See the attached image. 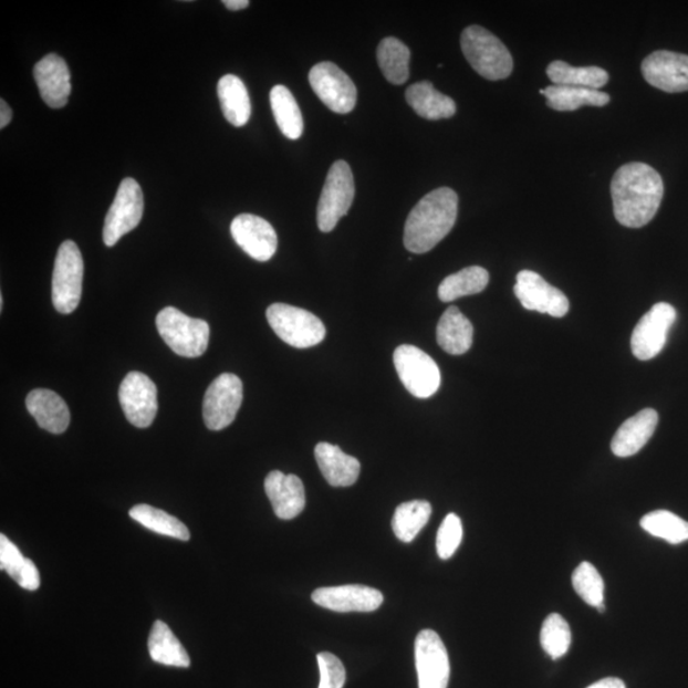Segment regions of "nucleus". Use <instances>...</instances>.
I'll use <instances>...</instances> for the list:
<instances>
[{
    "label": "nucleus",
    "mask_w": 688,
    "mask_h": 688,
    "mask_svg": "<svg viewBox=\"0 0 688 688\" xmlns=\"http://www.w3.org/2000/svg\"><path fill=\"white\" fill-rule=\"evenodd\" d=\"M588 688H626V686L619 678L609 677L601 679V681L593 684Z\"/></svg>",
    "instance_id": "nucleus-42"
},
{
    "label": "nucleus",
    "mask_w": 688,
    "mask_h": 688,
    "mask_svg": "<svg viewBox=\"0 0 688 688\" xmlns=\"http://www.w3.org/2000/svg\"><path fill=\"white\" fill-rule=\"evenodd\" d=\"M129 515L149 531L173 536V539L180 541L190 540V532L187 525L181 523L178 518L167 514L164 510L142 503V505L133 507Z\"/></svg>",
    "instance_id": "nucleus-35"
},
{
    "label": "nucleus",
    "mask_w": 688,
    "mask_h": 688,
    "mask_svg": "<svg viewBox=\"0 0 688 688\" xmlns=\"http://www.w3.org/2000/svg\"><path fill=\"white\" fill-rule=\"evenodd\" d=\"M231 234L234 242L258 262H268L279 247V238L273 226L256 215L244 213L234 217Z\"/></svg>",
    "instance_id": "nucleus-16"
},
{
    "label": "nucleus",
    "mask_w": 688,
    "mask_h": 688,
    "mask_svg": "<svg viewBox=\"0 0 688 688\" xmlns=\"http://www.w3.org/2000/svg\"><path fill=\"white\" fill-rule=\"evenodd\" d=\"M144 209L145 198L139 184L132 178H125L105 218L103 232L105 246L114 247L124 234L136 229L144 217Z\"/></svg>",
    "instance_id": "nucleus-9"
},
{
    "label": "nucleus",
    "mask_w": 688,
    "mask_h": 688,
    "mask_svg": "<svg viewBox=\"0 0 688 688\" xmlns=\"http://www.w3.org/2000/svg\"><path fill=\"white\" fill-rule=\"evenodd\" d=\"M230 11L246 10L250 6L249 0H223L222 2Z\"/></svg>",
    "instance_id": "nucleus-43"
},
{
    "label": "nucleus",
    "mask_w": 688,
    "mask_h": 688,
    "mask_svg": "<svg viewBox=\"0 0 688 688\" xmlns=\"http://www.w3.org/2000/svg\"><path fill=\"white\" fill-rule=\"evenodd\" d=\"M677 319L676 309L667 302H659L646 313L635 326L632 337L633 354L637 359L649 361L665 348L669 330Z\"/></svg>",
    "instance_id": "nucleus-12"
},
{
    "label": "nucleus",
    "mask_w": 688,
    "mask_h": 688,
    "mask_svg": "<svg viewBox=\"0 0 688 688\" xmlns=\"http://www.w3.org/2000/svg\"><path fill=\"white\" fill-rule=\"evenodd\" d=\"M642 72L650 86L668 94L688 91V55L659 50L644 59Z\"/></svg>",
    "instance_id": "nucleus-17"
},
{
    "label": "nucleus",
    "mask_w": 688,
    "mask_h": 688,
    "mask_svg": "<svg viewBox=\"0 0 688 688\" xmlns=\"http://www.w3.org/2000/svg\"><path fill=\"white\" fill-rule=\"evenodd\" d=\"M27 407L41 429L56 435L69 429L71 423L70 408L55 392L49 389L30 392L27 398Z\"/></svg>",
    "instance_id": "nucleus-22"
},
{
    "label": "nucleus",
    "mask_w": 688,
    "mask_h": 688,
    "mask_svg": "<svg viewBox=\"0 0 688 688\" xmlns=\"http://www.w3.org/2000/svg\"><path fill=\"white\" fill-rule=\"evenodd\" d=\"M315 459L326 482L333 488H350L358 480L359 461L347 456L337 445L319 442L315 448Z\"/></svg>",
    "instance_id": "nucleus-23"
},
{
    "label": "nucleus",
    "mask_w": 688,
    "mask_h": 688,
    "mask_svg": "<svg viewBox=\"0 0 688 688\" xmlns=\"http://www.w3.org/2000/svg\"><path fill=\"white\" fill-rule=\"evenodd\" d=\"M463 540V524L456 514H449L444 519L436 536V550L441 560H448L457 552Z\"/></svg>",
    "instance_id": "nucleus-39"
},
{
    "label": "nucleus",
    "mask_w": 688,
    "mask_h": 688,
    "mask_svg": "<svg viewBox=\"0 0 688 688\" xmlns=\"http://www.w3.org/2000/svg\"><path fill=\"white\" fill-rule=\"evenodd\" d=\"M458 217V196L450 188L435 189L410 211L405 226V247L410 253H429L447 238Z\"/></svg>",
    "instance_id": "nucleus-2"
},
{
    "label": "nucleus",
    "mask_w": 688,
    "mask_h": 688,
    "mask_svg": "<svg viewBox=\"0 0 688 688\" xmlns=\"http://www.w3.org/2000/svg\"><path fill=\"white\" fill-rule=\"evenodd\" d=\"M460 45L468 63L483 79L505 80L513 72V56L490 31L473 24L461 33Z\"/></svg>",
    "instance_id": "nucleus-3"
},
{
    "label": "nucleus",
    "mask_w": 688,
    "mask_h": 688,
    "mask_svg": "<svg viewBox=\"0 0 688 688\" xmlns=\"http://www.w3.org/2000/svg\"><path fill=\"white\" fill-rule=\"evenodd\" d=\"M490 274L482 267H468L458 273L450 274L439 286V299L442 302L477 295L488 288Z\"/></svg>",
    "instance_id": "nucleus-32"
},
{
    "label": "nucleus",
    "mask_w": 688,
    "mask_h": 688,
    "mask_svg": "<svg viewBox=\"0 0 688 688\" xmlns=\"http://www.w3.org/2000/svg\"><path fill=\"white\" fill-rule=\"evenodd\" d=\"M309 82L316 96L332 112L348 114L354 111L357 90L340 66L331 62L319 63L310 71Z\"/></svg>",
    "instance_id": "nucleus-10"
},
{
    "label": "nucleus",
    "mask_w": 688,
    "mask_h": 688,
    "mask_svg": "<svg viewBox=\"0 0 688 688\" xmlns=\"http://www.w3.org/2000/svg\"><path fill=\"white\" fill-rule=\"evenodd\" d=\"M355 199V180L346 161L334 163L326 175L321 199H319L316 221L319 230L331 232L346 216Z\"/></svg>",
    "instance_id": "nucleus-6"
},
{
    "label": "nucleus",
    "mask_w": 688,
    "mask_h": 688,
    "mask_svg": "<svg viewBox=\"0 0 688 688\" xmlns=\"http://www.w3.org/2000/svg\"><path fill=\"white\" fill-rule=\"evenodd\" d=\"M242 382L226 373L209 385L204 400V418L209 430L220 431L230 426L241 407Z\"/></svg>",
    "instance_id": "nucleus-11"
},
{
    "label": "nucleus",
    "mask_w": 688,
    "mask_h": 688,
    "mask_svg": "<svg viewBox=\"0 0 688 688\" xmlns=\"http://www.w3.org/2000/svg\"><path fill=\"white\" fill-rule=\"evenodd\" d=\"M12 111L4 100L0 101V128L4 129L12 121Z\"/></svg>",
    "instance_id": "nucleus-41"
},
{
    "label": "nucleus",
    "mask_w": 688,
    "mask_h": 688,
    "mask_svg": "<svg viewBox=\"0 0 688 688\" xmlns=\"http://www.w3.org/2000/svg\"><path fill=\"white\" fill-rule=\"evenodd\" d=\"M548 106L557 112H574L582 106H604L609 96L601 90L552 85L541 90Z\"/></svg>",
    "instance_id": "nucleus-28"
},
{
    "label": "nucleus",
    "mask_w": 688,
    "mask_h": 688,
    "mask_svg": "<svg viewBox=\"0 0 688 688\" xmlns=\"http://www.w3.org/2000/svg\"><path fill=\"white\" fill-rule=\"evenodd\" d=\"M271 106L277 125L289 139H299L304 133V121L298 101L288 87L277 85L271 91Z\"/></svg>",
    "instance_id": "nucleus-31"
},
{
    "label": "nucleus",
    "mask_w": 688,
    "mask_h": 688,
    "mask_svg": "<svg viewBox=\"0 0 688 688\" xmlns=\"http://www.w3.org/2000/svg\"><path fill=\"white\" fill-rule=\"evenodd\" d=\"M316 659L321 669L319 688H343L346 684V669L343 663L329 651L319 653Z\"/></svg>",
    "instance_id": "nucleus-40"
},
{
    "label": "nucleus",
    "mask_w": 688,
    "mask_h": 688,
    "mask_svg": "<svg viewBox=\"0 0 688 688\" xmlns=\"http://www.w3.org/2000/svg\"><path fill=\"white\" fill-rule=\"evenodd\" d=\"M393 359L400 382L413 396L426 399L439 390V366L423 350L403 344L394 351Z\"/></svg>",
    "instance_id": "nucleus-8"
},
{
    "label": "nucleus",
    "mask_w": 688,
    "mask_h": 688,
    "mask_svg": "<svg viewBox=\"0 0 688 688\" xmlns=\"http://www.w3.org/2000/svg\"><path fill=\"white\" fill-rule=\"evenodd\" d=\"M542 648L552 659L564 657L572 646V630L567 621L559 614L545 618L541 632Z\"/></svg>",
    "instance_id": "nucleus-37"
},
{
    "label": "nucleus",
    "mask_w": 688,
    "mask_h": 688,
    "mask_svg": "<svg viewBox=\"0 0 688 688\" xmlns=\"http://www.w3.org/2000/svg\"><path fill=\"white\" fill-rule=\"evenodd\" d=\"M418 688H448L450 663L441 637L423 630L415 644Z\"/></svg>",
    "instance_id": "nucleus-15"
},
{
    "label": "nucleus",
    "mask_w": 688,
    "mask_h": 688,
    "mask_svg": "<svg viewBox=\"0 0 688 688\" xmlns=\"http://www.w3.org/2000/svg\"><path fill=\"white\" fill-rule=\"evenodd\" d=\"M376 55L384 77L393 85H403L408 81L410 52L400 40L396 38L382 40Z\"/></svg>",
    "instance_id": "nucleus-34"
},
{
    "label": "nucleus",
    "mask_w": 688,
    "mask_h": 688,
    "mask_svg": "<svg viewBox=\"0 0 688 688\" xmlns=\"http://www.w3.org/2000/svg\"><path fill=\"white\" fill-rule=\"evenodd\" d=\"M217 94L226 121L233 127H244L251 115L250 96L246 83L238 75L226 74L218 81Z\"/></svg>",
    "instance_id": "nucleus-26"
},
{
    "label": "nucleus",
    "mask_w": 688,
    "mask_h": 688,
    "mask_svg": "<svg viewBox=\"0 0 688 688\" xmlns=\"http://www.w3.org/2000/svg\"><path fill=\"white\" fill-rule=\"evenodd\" d=\"M406 100L409 106L427 121L449 119L457 113L455 100L442 95L429 81L418 82L408 87Z\"/></svg>",
    "instance_id": "nucleus-25"
},
{
    "label": "nucleus",
    "mask_w": 688,
    "mask_h": 688,
    "mask_svg": "<svg viewBox=\"0 0 688 688\" xmlns=\"http://www.w3.org/2000/svg\"><path fill=\"white\" fill-rule=\"evenodd\" d=\"M548 75L553 85L600 90L607 85L609 74L600 66H573L556 61L548 66Z\"/></svg>",
    "instance_id": "nucleus-30"
},
{
    "label": "nucleus",
    "mask_w": 688,
    "mask_h": 688,
    "mask_svg": "<svg viewBox=\"0 0 688 688\" xmlns=\"http://www.w3.org/2000/svg\"><path fill=\"white\" fill-rule=\"evenodd\" d=\"M659 416L657 410L646 408L630 417L619 426L611 448L619 458L633 457L651 439L657 429Z\"/></svg>",
    "instance_id": "nucleus-21"
},
{
    "label": "nucleus",
    "mask_w": 688,
    "mask_h": 688,
    "mask_svg": "<svg viewBox=\"0 0 688 688\" xmlns=\"http://www.w3.org/2000/svg\"><path fill=\"white\" fill-rule=\"evenodd\" d=\"M149 656L159 665L188 668L190 658L171 628L163 621H156L148 639Z\"/></svg>",
    "instance_id": "nucleus-27"
},
{
    "label": "nucleus",
    "mask_w": 688,
    "mask_h": 688,
    "mask_svg": "<svg viewBox=\"0 0 688 688\" xmlns=\"http://www.w3.org/2000/svg\"><path fill=\"white\" fill-rule=\"evenodd\" d=\"M85 264L77 244L72 240L63 242L58 250L53 273V305L61 314H72L82 298Z\"/></svg>",
    "instance_id": "nucleus-7"
},
{
    "label": "nucleus",
    "mask_w": 688,
    "mask_h": 688,
    "mask_svg": "<svg viewBox=\"0 0 688 688\" xmlns=\"http://www.w3.org/2000/svg\"><path fill=\"white\" fill-rule=\"evenodd\" d=\"M119 400L128 421L146 429L155 421L158 403L156 384L145 374L132 372L124 377Z\"/></svg>",
    "instance_id": "nucleus-13"
},
{
    "label": "nucleus",
    "mask_w": 688,
    "mask_h": 688,
    "mask_svg": "<svg viewBox=\"0 0 688 688\" xmlns=\"http://www.w3.org/2000/svg\"><path fill=\"white\" fill-rule=\"evenodd\" d=\"M39 92L44 103L52 108L69 104L71 95V72L63 58L49 54L41 59L33 70Z\"/></svg>",
    "instance_id": "nucleus-19"
},
{
    "label": "nucleus",
    "mask_w": 688,
    "mask_h": 688,
    "mask_svg": "<svg viewBox=\"0 0 688 688\" xmlns=\"http://www.w3.org/2000/svg\"><path fill=\"white\" fill-rule=\"evenodd\" d=\"M514 292L520 304L530 312L553 317H564L569 313L570 302L565 293L533 271L518 273Z\"/></svg>",
    "instance_id": "nucleus-14"
},
{
    "label": "nucleus",
    "mask_w": 688,
    "mask_h": 688,
    "mask_svg": "<svg viewBox=\"0 0 688 688\" xmlns=\"http://www.w3.org/2000/svg\"><path fill=\"white\" fill-rule=\"evenodd\" d=\"M0 569L10 575L13 581L27 591H37L40 586V574L30 559L23 557L19 548L0 535Z\"/></svg>",
    "instance_id": "nucleus-29"
},
{
    "label": "nucleus",
    "mask_w": 688,
    "mask_h": 688,
    "mask_svg": "<svg viewBox=\"0 0 688 688\" xmlns=\"http://www.w3.org/2000/svg\"><path fill=\"white\" fill-rule=\"evenodd\" d=\"M573 585L575 592L581 595L590 606L600 607L604 601V582L591 562H583L573 574Z\"/></svg>",
    "instance_id": "nucleus-38"
},
{
    "label": "nucleus",
    "mask_w": 688,
    "mask_h": 688,
    "mask_svg": "<svg viewBox=\"0 0 688 688\" xmlns=\"http://www.w3.org/2000/svg\"><path fill=\"white\" fill-rule=\"evenodd\" d=\"M264 489L274 514L280 519L291 520L304 511L305 489L298 476L273 471L267 476Z\"/></svg>",
    "instance_id": "nucleus-20"
},
{
    "label": "nucleus",
    "mask_w": 688,
    "mask_h": 688,
    "mask_svg": "<svg viewBox=\"0 0 688 688\" xmlns=\"http://www.w3.org/2000/svg\"><path fill=\"white\" fill-rule=\"evenodd\" d=\"M267 319L274 333L292 347H314L325 338V326L321 319L304 309L273 304L267 309Z\"/></svg>",
    "instance_id": "nucleus-5"
},
{
    "label": "nucleus",
    "mask_w": 688,
    "mask_h": 688,
    "mask_svg": "<svg viewBox=\"0 0 688 688\" xmlns=\"http://www.w3.org/2000/svg\"><path fill=\"white\" fill-rule=\"evenodd\" d=\"M645 532L668 543L679 544L688 541V522L667 510H657L640 520Z\"/></svg>",
    "instance_id": "nucleus-36"
},
{
    "label": "nucleus",
    "mask_w": 688,
    "mask_h": 688,
    "mask_svg": "<svg viewBox=\"0 0 688 688\" xmlns=\"http://www.w3.org/2000/svg\"><path fill=\"white\" fill-rule=\"evenodd\" d=\"M436 340L447 354L465 355L473 344V325L457 306H450L440 317Z\"/></svg>",
    "instance_id": "nucleus-24"
},
{
    "label": "nucleus",
    "mask_w": 688,
    "mask_h": 688,
    "mask_svg": "<svg viewBox=\"0 0 688 688\" xmlns=\"http://www.w3.org/2000/svg\"><path fill=\"white\" fill-rule=\"evenodd\" d=\"M156 325L159 335L176 355L195 358L208 348L211 330L201 319L190 317L169 306L157 314Z\"/></svg>",
    "instance_id": "nucleus-4"
},
{
    "label": "nucleus",
    "mask_w": 688,
    "mask_h": 688,
    "mask_svg": "<svg viewBox=\"0 0 688 688\" xmlns=\"http://www.w3.org/2000/svg\"><path fill=\"white\" fill-rule=\"evenodd\" d=\"M611 196L618 223L628 229H640L657 215L665 196V184L651 166L632 163L616 171L611 183Z\"/></svg>",
    "instance_id": "nucleus-1"
},
{
    "label": "nucleus",
    "mask_w": 688,
    "mask_h": 688,
    "mask_svg": "<svg viewBox=\"0 0 688 688\" xmlns=\"http://www.w3.org/2000/svg\"><path fill=\"white\" fill-rule=\"evenodd\" d=\"M313 601L334 612H373L383 604V594L371 586L350 584L319 588L312 595Z\"/></svg>",
    "instance_id": "nucleus-18"
},
{
    "label": "nucleus",
    "mask_w": 688,
    "mask_h": 688,
    "mask_svg": "<svg viewBox=\"0 0 688 688\" xmlns=\"http://www.w3.org/2000/svg\"><path fill=\"white\" fill-rule=\"evenodd\" d=\"M432 507L429 501L414 500L402 503L393 517V531L405 543L413 542L423 528L429 523Z\"/></svg>",
    "instance_id": "nucleus-33"
}]
</instances>
